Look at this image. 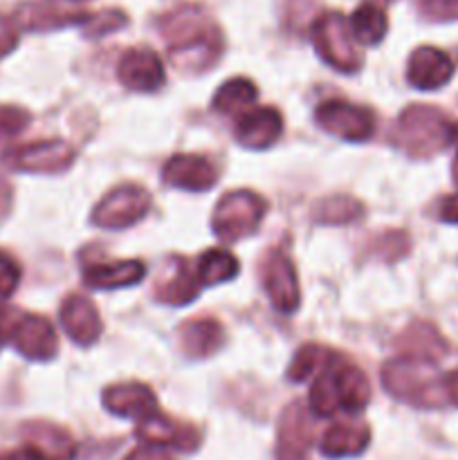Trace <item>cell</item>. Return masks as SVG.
I'll use <instances>...</instances> for the list:
<instances>
[{
  "mask_svg": "<svg viewBox=\"0 0 458 460\" xmlns=\"http://www.w3.org/2000/svg\"><path fill=\"white\" fill-rule=\"evenodd\" d=\"M454 76V61L449 54L443 49L431 48V45H422V48L413 49L411 58H409L407 79L413 88L418 90H436L443 88L449 79Z\"/></svg>",
  "mask_w": 458,
  "mask_h": 460,
  "instance_id": "obj_16",
  "label": "cell"
},
{
  "mask_svg": "<svg viewBox=\"0 0 458 460\" xmlns=\"http://www.w3.org/2000/svg\"><path fill=\"white\" fill-rule=\"evenodd\" d=\"M75 162V148L63 139L25 144L7 155V164L25 173H63Z\"/></svg>",
  "mask_w": 458,
  "mask_h": 460,
  "instance_id": "obj_8",
  "label": "cell"
},
{
  "mask_svg": "<svg viewBox=\"0 0 458 460\" xmlns=\"http://www.w3.org/2000/svg\"><path fill=\"white\" fill-rule=\"evenodd\" d=\"M137 438L142 443L160 445L166 449H178V452H193L200 445V431L193 425H184V422L173 420V418L162 416L160 411L153 416L144 418L137 425Z\"/></svg>",
  "mask_w": 458,
  "mask_h": 460,
  "instance_id": "obj_13",
  "label": "cell"
},
{
  "mask_svg": "<svg viewBox=\"0 0 458 460\" xmlns=\"http://www.w3.org/2000/svg\"><path fill=\"white\" fill-rule=\"evenodd\" d=\"M348 22L355 40L362 45H377L389 31V18H386L384 7L371 3V0H366V3L355 9Z\"/></svg>",
  "mask_w": 458,
  "mask_h": 460,
  "instance_id": "obj_26",
  "label": "cell"
},
{
  "mask_svg": "<svg viewBox=\"0 0 458 460\" xmlns=\"http://www.w3.org/2000/svg\"><path fill=\"white\" fill-rule=\"evenodd\" d=\"M313 445V425L301 402L287 404L278 422L277 460H304Z\"/></svg>",
  "mask_w": 458,
  "mask_h": 460,
  "instance_id": "obj_15",
  "label": "cell"
},
{
  "mask_svg": "<svg viewBox=\"0 0 458 460\" xmlns=\"http://www.w3.org/2000/svg\"><path fill=\"white\" fill-rule=\"evenodd\" d=\"M420 13L434 22L458 21V0H420Z\"/></svg>",
  "mask_w": 458,
  "mask_h": 460,
  "instance_id": "obj_35",
  "label": "cell"
},
{
  "mask_svg": "<svg viewBox=\"0 0 458 460\" xmlns=\"http://www.w3.org/2000/svg\"><path fill=\"white\" fill-rule=\"evenodd\" d=\"M21 265L12 254L0 250V301L9 299L21 283Z\"/></svg>",
  "mask_w": 458,
  "mask_h": 460,
  "instance_id": "obj_34",
  "label": "cell"
},
{
  "mask_svg": "<svg viewBox=\"0 0 458 460\" xmlns=\"http://www.w3.org/2000/svg\"><path fill=\"white\" fill-rule=\"evenodd\" d=\"M88 18V12H81V9H63L57 3H25L22 7H18L13 22L21 30L48 31L66 25H81Z\"/></svg>",
  "mask_w": 458,
  "mask_h": 460,
  "instance_id": "obj_20",
  "label": "cell"
},
{
  "mask_svg": "<svg viewBox=\"0 0 458 460\" xmlns=\"http://www.w3.org/2000/svg\"><path fill=\"white\" fill-rule=\"evenodd\" d=\"M66 3H84V0H66Z\"/></svg>",
  "mask_w": 458,
  "mask_h": 460,
  "instance_id": "obj_44",
  "label": "cell"
},
{
  "mask_svg": "<svg viewBox=\"0 0 458 460\" xmlns=\"http://www.w3.org/2000/svg\"><path fill=\"white\" fill-rule=\"evenodd\" d=\"M0 460H34V458H31V454L27 452L25 447H21V449H16V452L0 454Z\"/></svg>",
  "mask_w": 458,
  "mask_h": 460,
  "instance_id": "obj_41",
  "label": "cell"
},
{
  "mask_svg": "<svg viewBox=\"0 0 458 460\" xmlns=\"http://www.w3.org/2000/svg\"><path fill=\"white\" fill-rule=\"evenodd\" d=\"M263 288L278 313H295L301 304L299 279L290 256L281 250L269 252L263 263Z\"/></svg>",
  "mask_w": 458,
  "mask_h": 460,
  "instance_id": "obj_9",
  "label": "cell"
},
{
  "mask_svg": "<svg viewBox=\"0 0 458 460\" xmlns=\"http://www.w3.org/2000/svg\"><path fill=\"white\" fill-rule=\"evenodd\" d=\"M395 346L402 350L407 358L418 359H429V362H438L445 358L449 350V344L445 337L440 335L438 328L429 322H413L402 335L395 340Z\"/></svg>",
  "mask_w": 458,
  "mask_h": 460,
  "instance_id": "obj_24",
  "label": "cell"
},
{
  "mask_svg": "<svg viewBox=\"0 0 458 460\" xmlns=\"http://www.w3.org/2000/svg\"><path fill=\"white\" fill-rule=\"evenodd\" d=\"M227 341L225 328L216 319H193L180 328V346L189 358H209Z\"/></svg>",
  "mask_w": 458,
  "mask_h": 460,
  "instance_id": "obj_25",
  "label": "cell"
},
{
  "mask_svg": "<svg viewBox=\"0 0 458 460\" xmlns=\"http://www.w3.org/2000/svg\"><path fill=\"white\" fill-rule=\"evenodd\" d=\"M238 274V259L227 250H207L198 259L196 277L200 286H218L232 281Z\"/></svg>",
  "mask_w": 458,
  "mask_h": 460,
  "instance_id": "obj_27",
  "label": "cell"
},
{
  "mask_svg": "<svg viewBox=\"0 0 458 460\" xmlns=\"http://www.w3.org/2000/svg\"><path fill=\"white\" fill-rule=\"evenodd\" d=\"M162 178L169 187L202 193L209 191L218 182V171L207 157L180 153V155H173L166 162L164 169H162Z\"/></svg>",
  "mask_w": 458,
  "mask_h": 460,
  "instance_id": "obj_14",
  "label": "cell"
},
{
  "mask_svg": "<svg viewBox=\"0 0 458 460\" xmlns=\"http://www.w3.org/2000/svg\"><path fill=\"white\" fill-rule=\"evenodd\" d=\"M438 216L440 220H445V223L458 225V193H454V196L445 198V200L440 202Z\"/></svg>",
  "mask_w": 458,
  "mask_h": 460,
  "instance_id": "obj_39",
  "label": "cell"
},
{
  "mask_svg": "<svg viewBox=\"0 0 458 460\" xmlns=\"http://www.w3.org/2000/svg\"><path fill=\"white\" fill-rule=\"evenodd\" d=\"M313 40L319 57L339 72H355L362 66V54L355 45L350 22L344 13L328 12L319 16L313 25Z\"/></svg>",
  "mask_w": 458,
  "mask_h": 460,
  "instance_id": "obj_5",
  "label": "cell"
},
{
  "mask_svg": "<svg viewBox=\"0 0 458 460\" xmlns=\"http://www.w3.org/2000/svg\"><path fill=\"white\" fill-rule=\"evenodd\" d=\"M314 119L326 133L346 142H366L375 133V119L368 108L355 106V103L330 99L323 102L314 111Z\"/></svg>",
  "mask_w": 458,
  "mask_h": 460,
  "instance_id": "obj_7",
  "label": "cell"
},
{
  "mask_svg": "<svg viewBox=\"0 0 458 460\" xmlns=\"http://www.w3.org/2000/svg\"><path fill=\"white\" fill-rule=\"evenodd\" d=\"M364 207L357 198L350 196H330L314 207V223L321 225H348L362 218Z\"/></svg>",
  "mask_w": 458,
  "mask_h": 460,
  "instance_id": "obj_30",
  "label": "cell"
},
{
  "mask_svg": "<svg viewBox=\"0 0 458 460\" xmlns=\"http://www.w3.org/2000/svg\"><path fill=\"white\" fill-rule=\"evenodd\" d=\"M332 380H335L339 411L359 413L368 407V402H371V385H368V377L357 367L339 358L332 364Z\"/></svg>",
  "mask_w": 458,
  "mask_h": 460,
  "instance_id": "obj_21",
  "label": "cell"
},
{
  "mask_svg": "<svg viewBox=\"0 0 458 460\" xmlns=\"http://www.w3.org/2000/svg\"><path fill=\"white\" fill-rule=\"evenodd\" d=\"M259 97V90L245 76H236V79L225 81L218 88V93L214 94V111L223 112V115H233V112H241L245 108H250L251 103Z\"/></svg>",
  "mask_w": 458,
  "mask_h": 460,
  "instance_id": "obj_28",
  "label": "cell"
},
{
  "mask_svg": "<svg viewBox=\"0 0 458 460\" xmlns=\"http://www.w3.org/2000/svg\"><path fill=\"white\" fill-rule=\"evenodd\" d=\"M443 389L449 407H458V368H452V371L445 373Z\"/></svg>",
  "mask_w": 458,
  "mask_h": 460,
  "instance_id": "obj_38",
  "label": "cell"
},
{
  "mask_svg": "<svg viewBox=\"0 0 458 460\" xmlns=\"http://www.w3.org/2000/svg\"><path fill=\"white\" fill-rule=\"evenodd\" d=\"M124 460H173V456H171V452L166 447L144 443L142 447L133 449Z\"/></svg>",
  "mask_w": 458,
  "mask_h": 460,
  "instance_id": "obj_37",
  "label": "cell"
},
{
  "mask_svg": "<svg viewBox=\"0 0 458 460\" xmlns=\"http://www.w3.org/2000/svg\"><path fill=\"white\" fill-rule=\"evenodd\" d=\"M12 341L13 349L22 358L36 359V362L52 359L58 350L57 331L40 314H25V317L16 319L12 331Z\"/></svg>",
  "mask_w": 458,
  "mask_h": 460,
  "instance_id": "obj_12",
  "label": "cell"
},
{
  "mask_svg": "<svg viewBox=\"0 0 458 460\" xmlns=\"http://www.w3.org/2000/svg\"><path fill=\"white\" fill-rule=\"evenodd\" d=\"M146 274L142 261H112V263H92L84 270V283L94 290H115L139 283Z\"/></svg>",
  "mask_w": 458,
  "mask_h": 460,
  "instance_id": "obj_23",
  "label": "cell"
},
{
  "mask_svg": "<svg viewBox=\"0 0 458 460\" xmlns=\"http://www.w3.org/2000/svg\"><path fill=\"white\" fill-rule=\"evenodd\" d=\"M339 355L332 353L330 349L319 344H305L296 350L292 358L290 368H287V380L290 382H305L313 376H319L328 364H332Z\"/></svg>",
  "mask_w": 458,
  "mask_h": 460,
  "instance_id": "obj_29",
  "label": "cell"
},
{
  "mask_svg": "<svg viewBox=\"0 0 458 460\" xmlns=\"http://www.w3.org/2000/svg\"><path fill=\"white\" fill-rule=\"evenodd\" d=\"M117 76L121 85L137 93H153V90L164 85V66L157 57L155 49L151 48H133L121 57L117 66Z\"/></svg>",
  "mask_w": 458,
  "mask_h": 460,
  "instance_id": "obj_11",
  "label": "cell"
},
{
  "mask_svg": "<svg viewBox=\"0 0 458 460\" xmlns=\"http://www.w3.org/2000/svg\"><path fill=\"white\" fill-rule=\"evenodd\" d=\"M200 288L196 272H191L189 265H180L178 272L164 286L157 288V299L169 305H184L200 295Z\"/></svg>",
  "mask_w": 458,
  "mask_h": 460,
  "instance_id": "obj_31",
  "label": "cell"
},
{
  "mask_svg": "<svg viewBox=\"0 0 458 460\" xmlns=\"http://www.w3.org/2000/svg\"><path fill=\"white\" fill-rule=\"evenodd\" d=\"M452 173H454V180H456V184H458V135H456V157H454Z\"/></svg>",
  "mask_w": 458,
  "mask_h": 460,
  "instance_id": "obj_42",
  "label": "cell"
},
{
  "mask_svg": "<svg viewBox=\"0 0 458 460\" xmlns=\"http://www.w3.org/2000/svg\"><path fill=\"white\" fill-rule=\"evenodd\" d=\"M160 31L169 43L173 63L182 70H207L223 54V36L200 7H180L160 18Z\"/></svg>",
  "mask_w": 458,
  "mask_h": 460,
  "instance_id": "obj_1",
  "label": "cell"
},
{
  "mask_svg": "<svg viewBox=\"0 0 458 460\" xmlns=\"http://www.w3.org/2000/svg\"><path fill=\"white\" fill-rule=\"evenodd\" d=\"M265 214H268V202L259 193L232 191L216 205L211 227L223 241H241L247 234L259 229Z\"/></svg>",
  "mask_w": 458,
  "mask_h": 460,
  "instance_id": "obj_4",
  "label": "cell"
},
{
  "mask_svg": "<svg viewBox=\"0 0 458 460\" xmlns=\"http://www.w3.org/2000/svg\"><path fill=\"white\" fill-rule=\"evenodd\" d=\"M21 434L22 447L34 460H75L76 456V443L70 431L52 425V422H25Z\"/></svg>",
  "mask_w": 458,
  "mask_h": 460,
  "instance_id": "obj_10",
  "label": "cell"
},
{
  "mask_svg": "<svg viewBox=\"0 0 458 460\" xmlns=\"http://www.w3.org/2000/svg\"><path fill=\"white\" fill-rule=\"evenodd\" d=\"M236 139L251 151L272 146L283 133V117L277 108H251L236 121Z\"/></svg>",
  "mask_w": 458,
  "mask_h": 460,
  "instance_id": "obj_17",
  "label": "cell"
},
{
  "mask_svg": "<svg viewBox=\"0 0 458 460\" xmlns=\"http://www.w3.org/2000/svg\"><path fill=\"white\" fill-rule=\"evenodd\" d=\"M371 3L382 4V7H384V4H391V3H393V0H371Z\"/></svg>",
  "mask_w": 458,
  "mask_h": 460,
  "instance_id": "obj_43",
  "label": "cell"
},
{
  "mask_svg": "<svg viewBox=\"0 0 458 460\" xmlns=\"http://www.w3.org/2000/svg\"><path fill=\"white\" fill-rule=\"evenodd\" d=\"M382 385L400 402L418 409L449 407L443 389V376L436 371V362L400 355L382 367Z\"/></svg>",
  "mask_w": 458,
  "mask_h": 460,
  "instance_id": "obj_2",
  "label": "cell"
},
{
  "mask_svg": "<svg viewBox=\"0 0 458 460\" xmlns=\"http://www.w3.org/2000/svg\"><path fill=\"white\" fill-rule=\"evenodd\" d=\"M458 128L443 111L425 103L404 108L395 128V144L411 157H434L456 139Z\"/></svg>",
  "mask_w": 458,
  "mask_h": 460,
  "instance_id": "obj_3",
  "label": "cell"
},
{
  "mask_svg": "<svg viewBox=\"0 0 458 460\" xmlns=\"http://www.w3.org/2000/svg\"><path fill=\"white\" fill-rule=\"evenodd\" d=\"M151 196L139 184H121L112 189L92 211V223L103 229H126L146 216Z\"/></svg>",
  "mask_w": 458,
  "mask_h": 460,
  "instance_id": "obj_6",
  "label": "cell"
},
{
  "mask_svg": "<svg viewBox=\"0 0 458 460\" xmlns=\"http://www.w3.org/2000/svg\"><path fill=\"white\" fill-rule=\"evenodd\" d=\"M368 443H371V429L364 422H337L323 431L319 449L328 458H346L359 456Z\"/></svg>",
  "mask_w": 458,
  "mask_h": 460,
  "instance_id": "obj_22",
  "label": "cell"
},
{
  "mask_svg": "<svg viewBox=\"0 0 458 460\" xmlns=\"http://www.w3.org/2000/svg\"><path fill=\"white\" fill-rule=\"evenodd\" d=\"M18 45V25L13 18L0 16V58Z\"/></svg>",
  "mask_w": 458,
  "mask_h": 460,
  "instance_id": "obj_36",
  "label": "cell"
},
{
  "mask_svg": "<svg viewBox=\"0 0 458 460\" xmlns=\"http://www.w3.org/2000/svg\"><path fill=\"white\" fill-rule=\"evenodd\" d=\"M103 407L115 416L144 420L157 413V398L146 385L126 382V385H112L103 391Z\"/></svg>",
  "mask_w": 458,
  "mask_h": 460,
  "instance_id": "obj_18",
  "label": "cell"
},
{
  "mask_svg": "<svg viewBox=\"0 0 458 460\" xmlns=\"http://www.w3.org/2000/svg\"><path fill=\"white\" fill-rule=\"evenodd\" d=\"M31 115L21 106H0V139L16 137L30 126Z\"/></svg>",
  "mask_w": 458,
  "mask_h": 460,
  "instance_id": "obj_33",
  "label": "cell"
},
{
  "mask_svg": "<svg viewBox=\"0 0 458 460\" xmlns=\"http://www.w3.org/2000/svg\"><path fill=\"white\" fill-rule=\"evenodd\" d=\"M13 323H16V322H12V313H9V310L0 308V349H3L4 341L12 340Z\"/></svg>",
  "mask_w": 458,
  "mask_h": 460,
  "instance_id": "obj_40",
  "label": "cell"
},
{
  "mask_svg": "<svg viewBox=\"0 0 458 460\" xmlns=\"http://www.w3.org/2000/svg\"><path fill=\"white\" fill-rule=\"evenodd\" d=\"M126 13L119 12V9H106V12H99V13H90L88 21L84 22L85 25V34L88 36H103V34H110V31L119 30V27L126 25Z\"/></svg>",
  "mask_w": 458,
  "mask_h": 460,
  "instance_id": "obj_32",
  "label": "cell"
},
{
  "mask_svg": "<svg viewBox=\"0 0 458 460\" xmlns=\"http://www.w3.org/2000/svg\"><path fill=\"white\" fill-rule=\"evenodd\" d=\"M61 323L67 337L79 346H92L101 337L103 323L92 301L81 295H70L61 305Z\"/></svg>",
  "mask_w": 458,
  "mask_h": 460,
  "instance_id": "obj_19",
  "label": "cell"
}]
</instances>
